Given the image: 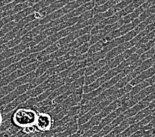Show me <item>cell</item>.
Here are the masks:
<instances>
[{
    "mask_svg": "<svg viewBox=\"0 0 155 137\" xmlns=\"http://www.w3.org/2000/svg\"><path fill=\"white\" fill-rule=\"evenodd\" d=\"M38 116V112L29 107H18L12 113L11 123L17 128L23 129L35 125Z\"/></svg>",
    "mask_w": 155,
    "mask_h": 137,
    "instance_id": "cell-1",
    "label": "cell"
},
{
    "mask_svg": "<svg viewBox=\"0 0 155 137\" xmlns=\"http://www.w3.org/2000/svg\"><path fill=\"white\" fill-rule=\"evenodd\" d=\"M144 36H145L143 35L142 32H141L140 33H139V34L135 37V38L130 40V41L124 42L123 44H120V45L117 46V47L113 48L112 50H110L108 53H107L106 57L108 58V60H111L112 59L117 56L118 55L122 54L125 51H126L127 50L130 49V48L134 47L136 44L139 42V40Z\"/></svg>",
    "mask_w": 155,
    "mask_h": 137,
    "instance_id": "cell-2",
    "label": "cell"
},
{
    "mask_svg": "<svg viewBox=\"0 0 155 137\" xmlns=\"http://www.w3.org/2000/svg\"><path fill=\"white\" fill-rule=\"evenodd\" d=\"M54 118L50 114L46 112H40L36 120V127L38 132H48L54 126Z\"/></svg>",
    "mask_w": 155,
    "mask_h": 137,
    "instance_id": "cell-3",
    "label": "cell"
},
{
    "mask_svg": "<svg viewBox=\"0 0 155 137\" xmlns=\"http://www.w3.org/2000/svg\"><path fill=\"white\" fill-rule=\"evenodd\" d=\"M140 23H141V22H140L139 18H137L134 21H131V23H127V24H124L119 28H117V29H116V30L114 31L111 32H110L107 36L109 37L112 41V40L122 36L125 35V34H127V32L131 31L132 30H134V29Z\"/></svg>",
    "mask_w": 155,
    "mask_h": 137,
    "instance_id": "cell-4",
    "label": "cell"
},
{
    "mask_svg": "<svg viewBox=\"0 0 155 137\" xmlns=\"http://www.w3.org/2000/svg\"><path fill=\"white\" fill-rule=\"evenodd\" d=\"M137 34L138 33L134 29V30L127 32V34H125V35L119 37V38H116L115 39L112 40V41H110L104 48H103V50L108 53V51L112 50L113 48L117 47V46H119L120 44H123L124 42L130 41V40L135 38V37Z\"/></svg>",
    "mask_w": 155,
    "mask_h": 137,
    "instance_id": "cell-5",
    "label": "cell"
},
{
    "mask_svg": "<svg viewBox=\"0 0 155 137\" xmlns=\"http://www.w3.org/2000/svg\"><path fill=\"white\" fill-rule=\"evenodd\" d=\"M125 119H126V117H125V116L123 113L120 115V116L117 117H116L115 119L112 121L111 123H110L109 124L104 126V127L98 132V135L101 137L108 135V133L112 132L114 129L117 127V126L119 125L121 122H122L124 120H125Z\"/></svg>",
    "mask_w": 155,
    "mask_h": 137,
    "instance_id": "cell-6",
    "label": "cell"
},
{
    "mask_svg": "<svg viewBox=\"0 0 155 137\" xmlns=\"http://www.w3.org/2000/svg\"><path fill=\"white\" fill-rule=\"evenodd\" d=\"M150 103V102L146 101L144 99H143L142 100L139 102L136 105L130 107V108H129L126 111H125L123 114L126 117V119L127 118L134 116L138 112H139L140 111H141L142 109L146 108L147 107H148Z\"/></svg>",
    "mask_w": 155,
    "mask_h": 137,
    "instance_id": "cell-7",
    "label": "cell"
},
{
    "mask_svg": "<svg viewBox=\"0 0 155 137\" xmlns=\"http://www.w3.org/2000/svg\"><path fill=\"white\" fill-rule=\"evenodd\" d=\"M110 69L109 64H107L105 66L102 67V68L98 69V71H96L93 75L84 77V85H88L93 83L96 80L99 79L100 77H102L103 75L108 72Z\"/></svg>",
    "mask_w": 155,
    "mask_h": 137,
    "instance_id": "cell-8",
    "label": "cell"
},
{
    "mask_svg": "<svg viewBox=\"0 0 155 137\" xmlns=\"http://www.w3.org/2000/svg\"><path fill=\"white\" fill-rule=\"evenodd\" d=\"M154 74H155V69H154L153 67H150L140 73L139 75H138L131 81L130 84L132 86H134L135 85L141 83L143 82V81H145L146 79L151 77L153 75H154Z\"/></svg>",
    "mask_w": 155,
    "mask_h": 137,
    "instance_id": "cell-9",
    "label": "cell"
},
{
    "mask_svg": "<svg viewBox=\"0 0 155 137\" xmlns=\"http://www.w3.org/2000/svg\"><path fill=\"white\" fill-rule=\"evenodd\" d=\"M125 110V109L124 107V106H121L120 107H118L117 109L115 111H114L112 113H110L109 115H108L106 117L104 118H103L102 120L101 121V123H100L98 125L101 127L102 129L104 127V126L107 125L109 124L110 123H111L112 121L116 119V117H117L120 115L122 114Z\"/></svg>",
    "mask_w": 155,
    "mask_h": 137,
    "instance_id": "cell-10",
    "label": "cell"
},
{
    "mask_svg": "<svg viewBox=\"0 0 155 137\" xmlns=\"http://www.w3.org/2000/svg\"><path fill=\"white\" fill-rule=\"evenodd\" d=\"M110 61L111 60H110L108 58L105 57L104 59H102V60L97 61V63H95V64L88 66V67H87L85 69V73H84V75H85V76L93 75V73H94L96 71H98V69L102 68V67L108 64L110 62Z\"/></svg>",
    "mask_w": 155,
    "mask_h": 137,
    "instance_id": "cell-11",
    "label": "cell"
},
{
    "mask_svg": "<svg viewBox=\"0 0 155 137\" xmlns=\"http://www.w3.org/2000/svg\"><path fill=\"white\" fill-rule=\"evenodd\" d=\"M151 111H152V109H150L149 107H147L146 108L140 111V112L137 113L135 116L129 117L128 119L130 121L131 125L139 123V122L143 120L145 117L149 116V115H151Z\"/></svg>",
    "mask_w": 155,
    "mask_h": 137,
    "instance_id": "cell-12",
    "label": "cell"
},
{
    "mask_svg": "<svg viewBox=\"0 0 155 137\" xmlns=\"http://www.w3.org/2000/svg\"><path fill=\"white\" fill-rule=\"evenodd\" d=\"M106 55H107V52L102 50L101 51H98V52H96L90 55H88V57L87 58V67L93 65L95 64V63H97V61L105 58Z\"/></svg>",
    "mask_w": 155,
    "mask_h": 137,
    "instance_id": "cell-13",
    "label": "cell"
},
{
    "mask_svg": "<svg viewBox=\"0 0 155 137\" xmlns=\"http://www.w3.org/2000/svg\"><path fill=\"white\" fill-rule=\"evenodd\" d=\"M91 37V34H86L84 35H83L79 37V38H77L73 42H71V44H69L68 46H69L70 48H71V49H72V48H77L80 47L81 46H82L83 44L89 42Z\"/></svg>",
    "mask_w": 155,
    "mask_h": 137,
    "instance_id": "cell-14",
    "label": "cell"
},
{
    "mask_svg": "<svg viewBox=\"0 0 155 137\" xmlns=\"http://www.w3.org/2000/svg\"><path fill=\"white\" fill-rule=\"evenodd\" d=\"M144 11L141 9V7H138L137 9H136L135 11H134L132 13L127 15L124 16L122 17V20L124 21V24H127L131 23V21H134L135 18H139V17L141 15V14Z\"/></svg>",
    "mask_w": 155,
    "mask_h": 137,
    "instance_id": "cell-15",
    "label": "cell"
},
{
    "mask_svg": "<svg viewBox=\"0 0 155 137\" xmlns=\"http://www.w3.org/2000/svg\"><path fill=\"white\" fill-rule=\"evenodd\" d=\"M154 64V62L152 60V58L148 59V60L143 61L142 64L140 65L137 68H136L134 70V73L137 76L138 75H139V74L142 73L143 71H145V70L148 69L150 67H152V66Z\"/></svg>",
    "mask_w": 155,
    "mask_h": 137,
    "instance_id": "cell-16",
    "label": "cell"
},
{
    "mask_svg": "<svg viewBox=\"0 0 155 137\" xmlns=\"http://www.w3.org/2000/svg\"><path fill=\"white\" fill-rule=\"evenodd\" d=\"M139 58H140V55H138L137 54L135 53L133 55H131L130 57L124 60L122 63H121V64L119 65V66L124 70V69H125L126 67L134 64L135 62H136L138 60H139Z\"/></svg>",
    "mask_w": 155,
    "mask_h": 137,
    "instance_id": "cell-17",
    "label": "cell"
},
{
    "mask_svg": "<svg viewBox=\"0 0 155 137\" xmlns=\"http://www.w3.org/2000/svg\"><path fill=\"white\" fill-rule=\"evenodd\" d=\"M130 125H131L130 123V121L129 120L128 118H127V119H125V120H124L122 122H121L119 125L117 126V127L114 129L112 132L114 133V135H117L119 134V133L125 131V129L130 127Z\"/></svg>",
    "mask_w": 155,
    "mask_h": 137,
    "instance_id": "cell-18",
    "label": "cell"
},
{
    "mask_svg": "<svg viewBox=\"0 0 155 137\" xmlns=\"http://www.w3.org/2000/svg\"><path fill=\"white\" fill-rule=\"evenodd\" d=\"M154 45H155V38H154L152 40H150V41H149L148 42L143 44V45L140 47L139 49H137V50L136 54H137L138 55H141L143 53L146 52L147 51L150 50V48L153 47Z\"/></svg>",
    "mask_w": 155,
    "mask_h": 137,
    "instance_id": "cell-19",
    "label": "cell"
},
{
    "mask_svg": "<svg viewBox=\"0 0 155 137\" xmlns=\"http://www.w3.org/2000/svg\"><path fill=\"white\" fill-rule=\"evenodd\" d=\"M149 86H150L149 84L147 82V81H143V82L137 84L135 85L134 86H133L130 92V93L131 94V95L132 96H135V94H138L139 92H141L142 90L145 89V88L148 87Z\"/></svg>",
    "mask_w": 155,
    "mask_h": 137,
    "instance_id": "cell-20",
    "label": "cell"
},
{
    "mask_svg": "<svg viewBox=\"0 0 155 137\" xmlns=\"http://www.w3.org/2000/svg\"><path fill=\"white\" fill-rule=\"evenodd\" d=\"M154 38H155V29L152 32H149V34H147L146 36L143 37V38L139 40V42L136 44L135 46L139 49V48L143 45V44L148 42L150 40L153 39Z\"/></svg>",
    "mask_w": 155,
    "mask_h": 137,
    "instance_id": "cell-21",
    "label": "cell"
},
{
    "mask_svg": "<svg viewBox=\"0 0 155 137\" xmlns=\"http://www.w3.org/2000/svg\"><path fill=\"white\" fill-rule=\"evenodd\" d=\"M154 13H155V4L153 6L150 7L149 8L146 9L145 11H143L141 14V15L139 17V19L140 22H143V21H145L146 18L154 14Z\"/></svg>",
    "mask_w": 155,
    "mask_h": 137,
    "instance_id": "cell-22",
    "label": "cell"
},
{
    "mask_svg": "<svg viewBox=\"0 0 155 137\" xmlns=\"http://www.w3.org/2000/svg\"><path fill=\"white\" fill-rule=\"evenodd\" d=\"M91 44L89 42H87L85 44H83L82 46H81L80 47H77L75 50V55L76 56H80V55H82L83 54H85L88 52V50L91 47Z\"/></svg>",
    "mask_w": 155,
    "mask_h": 137,
    "instance_id": "cell-23",
    "label": "cell"
},
{
    "mask_svg": "<svg viewBox=\"0 0 155 137\" xmlns=\"http://www.w3.org/2000/svg\"><path fill=\"white\" fill-rule=\"evenodd\" d=\"M154 54H155V49L154 48V47H152L150 50L147 51L146 52L143 53L142 55H140L139 59L142 61H144L145 60H148V59L152 57Z\"/></svg>",
    "mask_w": 155,
    "mask_h": 137,
    "instance_id": "cell-24",
    "label": "cell"
},
{
    "mask_svg": "<svg viewBox=\"0 0 155 137\" xmlns=\"http://www.w3.org/2000/svg\"><path fill=\"white\" fill-rule=\"evenodd\" d=\"M153 118H154L153 116H152V115H149V116L145 117L143 120H141V121H140L139 123H140V125H141V129L144 127V126H145L146 125L149 123L153 119Z\"/></svg>",
    "mask_w": 155,
    "mask_h": 137,
    "instance_id": "cell-25",
    "label": "cell"
},
{
    "mask_svg": "<svg viewBox=\"0 0 155 137\" xmlns=\"http://www.w3.org/2000/svg\"><path fill=\"white\" fill-rule=\"evenodd\" d=\"M143 91L145 92L146 96H148L149 94L155 92V83H154L152 85H150L148 87L145 88V89H143Z\"/></svg>",
    "mask_w": 155,
    "mask_h": 137,
    "instance_id": "cell-26",
    "label": "cell"
},
{
    "mask_svg": "<svg viewBox=\"0 0 155 137\" xmlns=\"http://www.w3.org/2000/svg\"><path fill=\"white\" fill-rule=\"evenodd\" d=\"M144 132H145V131H143L142 129H140V130L137 131L134 133H133V134L129 137H142L144 135Z\"/></svg>",
    "mask_w": 155,
    "mask_h": 137,
    "instance_id": "cell-27",
    "label": "cell"
},
{
    "mask_svg": "<svg viewBox=\"0 0 155 137\" xmlns=\"http://www.w3.org/2000/svg\"><path fill=\"white\" fill-rule=\"evenodd\" d=\"M145 81H147V82L149 84V85H152L154 83H155V74L151 77L149 78V79H146Z\"/></svg>",
    "mask_w": 155,
    "mask_h": 137,
    "instance_id": "cell-28",
    "label": "cell"
},
{
    "mask_svg": "<svg viewBox=\"0 0 155 137\" xmlns=\"http://www.w3.org/2000/svg\"><path fill=\"white\" fill-rule=\"evenodd\" d=\"M4 120H5V118H4V116H3V113L2 111H0V127L2 126L3 122H4Z\"/></svg>",
    "mask_w": 155,
    "mask_h": 137,
    "instance_id": "cell-29",
    "label": "cell"
},
{
    "mask_svg": "<svg viewBox=\"0 0 155 137\" xmlns=\"http://www.w3.org/2000/svg\"><path fill=\"white\" fill-rule=\"evenodd\" d=\"M148 107H149L150 109H153V108H154V107H155V99H153V100L150 103V104L149 105Z\"/></svg>",
    "mask_w": 155,
    "mask_h": 137,
    "instance_id": "cell-30",
    "label": "cell"
},
{
    "mask_svg": "<svg viewBox=\"0 0 155 137\" xmlns=\"http://www.w3.org/2000/svg\"><path fill=\"white\" fill-rule=\"evenodd\" d=\"M152 67H153L154 69H155V63H154V64H153V65L152 66Z\"/></svg>",
    "mask_w": 155,
    "mask_h": 137,
    "instance_id": "cell-31",
    "label": "cell"
}]
</instances>
